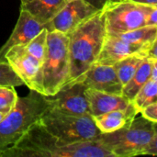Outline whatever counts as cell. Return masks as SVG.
<instances>
[{
  "label": "cell",
  "instance_id": "1",
  "mask_svg": "<svg viewBox=\"0 0 157 157\" xmlns=\"http://www.w3.org/2000/svg\"><path fill=\"white\" fill-rule=\"evenodd\" d=\"M0 157H114L97 139L71 144L61 143L39 121H35L22 137Z\"/></svg>",
  "mask_w": 157,
  "mask_h": 157
},
{
  "label": "cell",
  "instance_id": "2",
  "mask_svg": "<svg viewBox=\"0 0 157 157\" xmlns=\"http://www.w3.org/2000/svg\"><path fill=\"white\" fill-rule=\"evenodd\" d=\"M106 36L102 9L68 36L70 71L68 83L82 82L85 74L97 62Z\"/></svg>",
  "mask_w": 157,
  "mask_h": 157
},
{
  "label": "cell",
  "instance_id": "3",
  "mask_svg": "<svg viewBox=\"0 0 157 157\" xmlns=\"http://www.w3.org/2000/svg\"><path fill=\"white\" fill-rule=\"evenodd\" d=\"M51 106V97L34 90L18 98L13 109L0 122V155L14 145Z\"/></svg>",
  "mask_w": 157,
  "mask_h": 157
},
{
  "label": "cell",
  "instance_id": "4",
  "mask_svg": "<svg viewBox=\"0 0 157 157\" xmlns=\"http://www.w3.org/2000/svg\"><path fill=\"white\" fill-rule=\"evenodd\" d=\"M39 121L52 135L66 144L95 141L101 134L91 115H73L52 106L42 113Z\"/></svg>",
  "mask_w": 157,
  "mask_h": 157
},
{
  "label": "cell",
  "instance_id": "5",
  "mask_svg": "<svg viewBox=\"0 0 157 157\" xmlns=\"http://www.w3.org/2000/svg\"><path fill=\"white\" fill-rule=\"evenodd\" d=\"M68 36L49 31L47 49L41 66L43 95L52 97L63 88L69 79L70 59Z\"/></svg>",
  "mask_w": 157,
  "mask_h": 157
},
{
  "label": "cell",
  "instance_id": "6",
  "mask_svg": "<svg viewBox=\"0 0 157 157\" xmlns=\"http://www.w3.org/2000/svg\"><path fill=\"white\" fill-rule=\"evenodd\" d=\"M156 123L143 116L135 118L126 128L113 132L101 133L98 140L114 157L142 155L144 146L157 135Z\"/></svg>",
  "mask_w": 157,
  "mask_h": 157
},
{
  "label": "cell",
  "instance_id": "7",
  "mask_svg": "<svg viewBox=\"0 0 157 157\" xmlns=\"http://www.w3.org/2000/svg\"><path fill=\"white\" fill-rule=\"evenodd\" d=\"M155 6L130 0L108 1L102 8L106 34H121L146 26V17Z\"/></svg>",
  "mask_w": 157,
  "mask_h": 157
},
{
  "label": "cell",
  "instance_id": "8",
  "mask_svg": "<svg viewBox=\"0 0 157 157\" xmlns=\"http://www.w3.org/2000/svg\"><path fill=\"white\" fill-rule=\"evenodd\" d=\"M5 60L23 81L24 86L43 95L42 64L27 52L25 45L11 47L5 54Z\"/></svg>",
  "mask_w": 157,
  "mask_h": 157
},
{
  "label": "cell",
  "instance_id": "9",
  "mask_svg": "<svg viewBox=\"0 0 157 157\" xmlns=\"http://www.w3.org/2000/svg\"><path fill=\"white\" fill-rule=\"evenodd\" d=\"M99 10L101 9H98L86 0H67L63 8L47 23L46 29L69 36Z\"/></svg>",
  "mask_w": 157,
  "mask_h": 157
},
{
  "label": "cell",
  "instance_id": "10",
  "mask_svg": "<svg viewBox=\"0 0 157 157\" xmlns=\"http://www.w3.org/2000/svg\"><path fill=\"white\" fill-rule=\"evenodd\" d=\"M86 86L82 82L64 86L52 96V107L73 115H90L85 94Z\"/></svg>",
  "mask_w": 157,
  "mask_h": 157
},
{
  "label": "cell",
  "instance_id": "11",
  "mask_svg": "<svg viewBox=\"0 0 157 157\" xmlns=\"http://www.w3.org/2000/svg\"><path fill=\"white\" fill-rule=\"evenodd\" d=\"M148 48L132 44L126 40L121 34H106L101 52L95 63L113 65L120 60L133 54H138L145 59Z\"/></svg>",
  "mask_w": 157,
  "mask_h": 157
},
{
  "label": "cell",
  "instance_id": "12",
  "mask_svg": "<svg viewBox=\"0 0 157 157\" xmlns=\"http://www.w3.org/2000/svg\"><path fill=\"white\" fill-rule=\"evenodd\" d=\"M82 83L86 88L111 95H121L123 86L113 65L94 63L85 74Z\"/></svg>",
  "mask_w": 157,
  "mask_h": 157
},
{
  "label": "cell",
  "instance_id": "13",
  "mask_svg": "<svg viewBox=\"0 0 157 157\" xmlns=\"http://www.w3.org/2000/svg\"><path fill=\"white\" fill-rule=\"evenodd\" d=\"M47 25L39 22L27 10L20 8V14L15 29L6 42L0 48V61H5V54L13 46L28 44Z\"/></svg>",
  "mask_w": 157,
  "mask_h": 157
},
{
  "label": "cell",
  "instance_id": "14",
  "mask_svg": "<svg viewBox=\"0 0 157 157\" xmlns=\"http://www.w3.org/2000/svg\"><path fill=\"white\" fill-rule=\"evenodd\" d=\"M85 94L88 102L89 113L92 117L115 109H126L132 104L121 95H111L93 88H86Z\"/></svg>",
  "mask_w": 157,
  "mask_h": 157
},
{
  "label": "cell",
  "instance_id": "15",
  "mask_svg": "<svg viewBox=\"0 0 157 157\" xmlns=\"http://www.w3.org/2000/svg\"><path fill=\"white\" fill-rule=\"evenodd\" d=\"M138 113L134 106L131 104L126 109L93 116V120L100 133H109L130 126Z\"/></svg>",
  "mask_w": 157,
  "mask_h": 157
},
{
  "label": "cell",
  "instance_id": "16",
  "mask_svg": "<svg viewBox=\"0 0 157 157\" xmlns=\"http://www.w3.org/2000/svg\"><path fill=\"white\" fill-rule=\"evenodd\" d=\"M67 0H30L21 8L30 13L39 22L46 24L63 8Z\"/></svg>",
  "mask_w": 157,
  "mask_h": 157
},
{
  "label": "cell",
  "instance_id": "17",
  "mask_svg": "<svg viewBox=\"0 0 157 157\" xmlns=\"http://www.w3.org/2000/svg\"><path fill=\"white\" fill-rule=\"evenodd\" d=\"M155 62H157L156 60H150L145 59L141 65L139 66L138 70L134 74V75L132 77V79L123 86L121 96L132 102L137 94V92L143 87V86L150 79L151 76V71L152 67Z\"/></svg>",
  "mask_w": 157,
  "mask_h": 157
},
{
  "label": "cell",
  "instance_id": "18",
  "mask_svg": "<svg viewBox=\"0 0 157 157\" xmlns=\"http://www.w3.org/2000/svg\"><path fill=\"white\" fill-rule=\"evenodd\" d=\"M144 60L145 59L139 56L138 54H133L123 58L113 64L117 75L122 86L126 85L132 79V77L134 75L139 66Z\"/></svg>",
  "mask_w": 157,
  "mask_h": 157
},
{
  "label": "cell",
  "instance_id": "19",
  "mask_svg": "<svg viewBox=\"0 0 157 157\" xmlns=\"http://www.w3.org/2000/svg\"><path fill=\"white\" fill-rule=\"evenodd\" d=\"M157 81L149 79L143 87L137 92L132 104L140 113V111L146 106L157 102Z\"/></svg>",
  "mask_w": 157,
  "mask_h": 157
},
{
  "label": "cell",
  "instance_id": "20",
  "mask_svg": "<svg viewBox=\"0 0 157 157\" xmlns=\"http://www.w3.org/2000/svg\"><path fill=\"white\" fill-rule=\"evenodd\" d=\"M48 32L49 30L47 29H41L40 33H38L28 44L25 45L27 52L35 59H37L41 64L46 53Z\"/></svg>",
  "mask_w": 157,
  "mask_h": 157
},
{
  "label": "cell",
  "instance_id": "21",
  "mask_svg": "<svg viewBox=\"0 0 157 157\" xmlns=\"http://www.w3.org/2000/svg\"><path fill=\"white\" fill-rule=\"evenodd\" d=\"M0 86L13 87L24 86L23 81L14 72L12 67L6 60L0 61Z\"/></svg>",
  "mask_w": 157,
  "mask_h": 157
},
{
  "label": "cell",
  "instance_id": "22",
  "mask_svg": "<svg viewBox=\"0 0 157 157\" xmlns=\"http://www.w3.org/2000/svg\"><path fill=\"white\" fill-rule=\"evenodd\" d=\"M17 94L13 86H0V112L7 115L17 101Z\"/></svg>",
  "mask_w": 157,
  "mask_h": 157
},
{
  "label": "cell",
  "instance_id": "23",
  "mask_svg": "<svg viewBox=\"0 0 157 157\" xmlns=\"http://www.w3.org/2000/svg\"><path fill=\"white\" fill-rule=\"evenodd\" d=\"M140 113L142 114V116L152 121V122H155L157 123V102H154L146 107H144Z\"/></svg>",
  "mask_w": 157,
  "mask_h": 157
},
{
  "label": "cell",
  "instance_id": "24",
  "mask_svg": "<svg viewBox=\"0 0 157 157\" xmlns=\"http://www.w3.org/2000/svg\"><path fill=\"white\" fill-rule=\"evenodd\" d=\"M157 155V135L155 136L144 148L142 155Z\"/></svg>",
  "mask_w": 157,
  "mask_h": 157
},
{
  "label": "cell",
  "instance_id": "25",
  "mask_svg": "<svg viewBox=\"0 0 157 157\" xmlns=\"http://www.w3.org/2000/svg\"><path fill=\"white\" fill-rule=\"evenodd\" d=\"M146 26H157V6L153 7L147 15Z\"/></svg>",
  "mask_w": 157,
  "mask_h": 157
},
{
  "label": "cell",
  "instance_id": "26",
  "mask_svg": "<svg viewBox=\"0 0 157 157\" xmlns=\"http://www.w3.org/2000/svg\"><path fill=\"white\" fill-rule=\"evenodd\" d=\"M130 1L147 6H157V0H130Z\"/></svg>",
  "mask_w": 157,
  "mask_h": 157
},
{
  "label": "cell",
  "instance_id": "27",
  "mask_svg": "<svg viewBox=\"0 0 157 157\" xmlns=\"http://www.w3.org/2000/svg\"><path fill=\"white\" fill-rule=\"evenodd\" d=\"M86 1H87L88 3H90L91 5H93L98 9H102L103 6H105V4L109 0H86Z\"/></svg>",
  "mask_w": 157,
  "mask_h": 157
},
{
  "label": "cell",
  "instance_id": "28",
  "mask_svg": "<svg viewBox=\"0 0 157 157\" xmlns=\"http://www.w3.org/2000/svg\"><path fill=\"white\" fill-rule=\"evenodd\" d=\"M150 79L154 80V81H157V62H155L154 64H153Z\"/></svg>",
  "mask_w": 157,
  "mask_h": 157
},
{
  "label": "cell",
  "instance_id": "29",
  "mask_svg": "<svg viewBox=\"0 0 157 157\" xmlns=\"http://www.w3.org/2000/svg\"><path fill=\"white\" fill-rule=\"evenodd\" d=\"M6 114H4V113H2V112H0V122H1V121L6 117Z\"/></svg>",
  "mask_w": 157,
  "mask_h": 157
},
{
  "label": "cell",
  "instance_id": "30",
  "mask_svg": "<svg viewBox=\"0 0 157 157\" xmlns=\"http://www.w3.org/2000/svg\"><path fill=\"white\" fill-rule=\"evenodd\" d=\"M21 1V5L22 4H26V3H28L29 1H30V0H20Z\"/></svg>",
  "mask_w": 157,
  "mask_h": 157
},
{
  "label": "cell",
  "instance_id": "31",
  "mask_svg": "<svg viewBox=\"0 0 157 157\" xmlns=\"http://www.w3.org/2000/svg\"><path fill=\"white\" fill-rule=\"evenodd\" d=\"M109 2H117V1H121V0H109Z\"/></svg>",
  "mask_w": 157,
  "mask_h": 157
}]
</instances>
